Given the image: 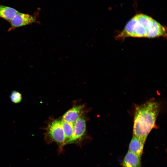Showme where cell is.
Segmentation results:
<instances>
[{
  "mask_svg": "<svg viewBox=\"0 0 167 167\" xmlns=\"http://www.w3.org/2000/svg\"><path fill=\"white\" fill-rule=\"evenodd\" d=\"M122 167H142L140 158L128 151L122 163Z\"/></svg>",
  "mask_w": 167,
  "mask_h": 167,
  "instance_id": "ba28073f",
  "label": "cell"
},
{
  "mask_svg": "<svg viewBox=\"0 0 167 167\" xmlns=\"http://www.w3.org/2000/svg\"><path fill=\"white\" fill-rule=\"evenodd\" d=\"M166 36V30L164 26L151 17L140 14L136 15L130 19L117 38H153Z\"/></svg>",
  "mask_w": 167,
  "mask_h": 167,
  "instance_id": "6da1fadb",
  "label": "cell"
},
{
  "mask_svg": "<svg viewBox=\"0 0 167 167\" xmlns=\"http://www.w3.org/2000/svg\"><path fill=\"white\" fill-rule=\"evenodd\" d=\"M83 108V105H80L74 107L64 114L62 120L74 124L81 116Z\"/></svg>",
  "mask_w": 167,
  "mask_h": 167,
  "instance_id": "8992f818",
  "label": "cell"
},
{
  "mask_svg": "<svg viewBox=\"0 0 167 167\" xmlns=\"http://www.w3.org/2000/svg\"><path fill=\"white\" fill-rule=\"evenodd\" d=\"M36 22V16L19 12L10 21L12 28L30 24Z\"/></svg>",
  "mask_w": 167,
  "mask_h": 167,
  "instance_id": "5b68a950",
  "label": "cell"
},
{
  "mask_svg": "<svg viewBox=\"0 0 167 167\" xmlns=\"http://www.w3.org/2000/svg\"><path fill=\"white\" fill-rule=\"evenodd\" d=\"M61 123L65 136V145L69 144L73 135L74 124L62 120Z\"/></svg>",
  "mask_w": 167,
  "mask_h": 167,
  "instance_id": "30bf717a",
  "label": "cell"
},
{
  "mask_svg": "<svg viewBox=\"0 0 167 167\" xmlns=\"http://www.w3.org/2000/svg\"><path fill=\"white\" fill-rule=\"evenodd\" d=\"M161 106L156 101L151 100L137 106L134 113L133 136L145 142L155 126Z\"/></svg>",
  "mask_w": 167,
  "mask_h": 167,
  "instance_id": "7a4b0ae2",
  "label": "cell"
},
{
  "mask_svg": "<svg viewBox=\"0 0 167 167\" xmlns=\"http://www.w3.org/2000/svg\"><path fill=\"white\" fill-rule=\"evenodd\" d=\"M86 129V121L81 115L74 124L73 133L70 144L80 143L85 135Z\"/></svg>",
  "mask_w": 167,
  "mask_h": 167,
  "instance_id": "277c9868",
  "label": "cell"
},
{
  "mask_svg": "<svg viewBox=\"0 0 167 167\" xmlns=\"http://www.w3.org/2000/svg\"><path fill=\"white\" fill-rule=\"evenodd\" d=\"M12 101L14 103H18L21 102L22 99V96L21 93L16 91H13L10 96Z\"/></svg>",
  "mask_w": 167,
  "mask_h": 167,
  "instance_id": "8fae6325",
  "label": "cell"
},
{
  "mask_svg": "<svg viewBox=\"0 0 167 167\" xmlns=\"http://www.w3.org/2000/svg\"><path fill=\"white\" fill-rule=\"evenodd\" d=\"M45 142L48 143H55L58 146L59 152H61L65 146V136L61 120H55L49 123L45 128Z\"/></svg>",
  "mask_w": 167,
  "mask_h": 167,
  "instance_id": "3957f363",
  "label": "cell"
},
{
  "mask_svg": "<svg viewBox=\"0 0 167 167\" xmlns=\"http://www.w3.org/2000/svg\"><path fill=\"white\" fill-rule=\"evenodd\" d=\"M19 12L14 8L0 5V18L9 22Z\"/></svg>",
  "mask_w": 167,
  "mask_h": 167,
  "instance_id": "9c48e42d",
  "label": "cell"
},
{
  "mask_svg": "<svg viewBox=\"0 0 167 167\" xmlns=\"http://www.w3.org/2000/svg\"><path fill=\"white\" fill-rule=\"evenodd\" d=\"M145 142L133 136L129 146V151L139 157H141Z\"/></svg>",
  "mask_w": 167,
  "mask_h": 167,
  "instance_id": "52a82bcc",
  "label": "cell"
}]
</instances>
